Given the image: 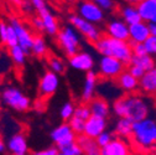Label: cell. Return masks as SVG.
Returning <instances> with one entry per match:
<instances>
[{"label":"cell","mask_w":156,"mask_h":155,"mask_svg":"<svg viewBox=\"0 0 156 155\" xmlns=\"http://www.w3.org/2000/svg\"><path fill=\"white\" fill-rule=\"evenodd\" d=\"M93 2L98 4L104 11H113V9L115 8L114 0H93Z\"/></svg>","instance_id":"ab89813d"},{"label":"cell","mask_w":156,"mask_h":155,"mask_svg":"<svg viewBox=\"0 0 156 155\" xmlns=\"http://www.w3.org/2000/svg\"><path fill=\"white\" fill-rule=\"evenodd\" d=\"M139 88L146 94L156 96V67L145 72L139 80Z\"/></svg>","instance_id":"44dd1931"},{"label":"cell","mask_w":156,"mask_h":155,"mask_svg":"<svg viewBox=\"0 0 156 155\" xmlns=\"http://www.w3.org/2000/svg\"><path fill=\"white\" fill-rule=\"evenodd\" d=\"M0 99L4 106L15 112H27L31 107V99L14 86H8L0 92Z\"/></svg>","instance_id":"5b68a950"},{"label":"cell","mask_w":156,"mask_h":155,"mask_svg":"<svg viewBox=\"0 0 156 155\" xmlns=\"http://www.w3.org/2000/svg\"><path fill=\"white\" fill-rule=\"evenodd\" d=\"M47 65H48V70L56 72V73H63L65 72V63L61 59H58L56 56H48L47 57Z\"/></svg>","instance_id":"4dcf8cb0"},{"label":"cell","mask_w":156,"mask_h":155,"mask_svg":"<svg viewBox=\"0 0 156 155\" xmlns=\"http://www.w3.org/2000/svg\"><path fill=\"white\" fill-rule=\"evenodd\" d=\"M68 20H69V24L73 25L78 30V32H80L82 36H84L92 44L97 42L103 36V32L101 31V29L98 26H97L94 23H90V21L86 20V19H83L81 15L72 14Z\"/></svg>","instance_id":"8992f818"},{"label":"cell","mask_w":156,"mask_h":155,"mask_svg":"<svg viewBox=\"0 0 156 155\" xmlns=\"http://www.w3.org/2000/svg\"><path fill=\"white\" fill-rule=\"evenodd\" d=\"M113 112L116 117L128 118L131 122H138L149 117V104L141 96L128 93L113 103Z\"/></svg>","instance_id":"6da1fadb"},{"label":"cell","mask_w":156,"mask_h":155,"mask_svg":"<svg viewBox=\"0 0 156 155\" xmlns=\"http://www.w3.org/2000/svg\"><path fill=\"white\" fill-rule=\"evenodd\" d=\"M136 8H138L144 21L150 23L156 16V0H141L136 5Z\"/></svg>","instance_id":"603a6c76"},{"label":"cell","mask_w":156,"mask_h":155,"mask_svg":"<svg viewBox=\"0 0 156 155\" xmlns=\"http://www.w3.org/2000/svg\"><path fill=\"white\" fill-rule=\"evenodd\" d=\"M58 87H60L58 73L48 70L41 76L40 82H38V87H37L38 97L42 99H47L57 92Z\"/></svg>","instance_id":"ba28073f"},{"label":"cell","mask_w":156,"mask_h":155,"mask_svg":"<svg viewBox=\"0 0 156 155\" xmlns=\"http://www.w3.org/2000/svg\"><path fill=\"white\" fill-rule=\"evenodd\" d=\"M98 72H94L93 70L88 71L86 74V81L82 91V101L84 103H89L95 94V87H97V81H98Z\"/></svg>","instance_id":"d6986e66"},{"label":"cell","mask_w":156,"mask_h":155,"mask_svg":"<svg viewBox=\"0 0 156 155\" xmlns=\"http://www.w3.org/2000/svg\"><path fill=\"white\" fill-rule=\"evenodd\" d=\"M149 27H150V32H151V35L156 36V23L150 21V23H149Z\"/></svg>","instance_id":"bcb514c9"},{"label":"cell","mask_w":156,"mask_h":155,"mask_svg":"<svg viewBox=\"0 0 156 155\" xmlns=\"http://www.w3.org/2000/svg\"><path fill=\"white\" fill-rule=\"evenodd\" d=\"M2 112H3V109H2V104H0V117H2Z\"/></svg>","instance_id":"816d5d0a"},{"label":"cell","mask_w":156,"mask_h":155,"mask_svg":"<svg viewBox=\"0 0 156 155\" xmlns=\"http://www.w3.org/2000/svg\"><path fill=\"white\" fill-rule=\"evenodd\" d=\"M144 44H145V47H146L147 53L151 55V56H156V36L150 35L146 38V41Z\"/></svg>","instance_id":"8d00e7d4"},{"label":"cell","mask_w":156,"mask_h":155,"mask_svg":"<svg viewBox=\"0 0 156 155\" xmlns=\"http://www.w3.org/2000/svg\"><path fill=\"white\" fill-rule=\"evenodd\" d=\"M74 110H76V106L72 102H67L61 107L60 110V117L63 122H68L73 115H74Z\"/></svg>","instance_id":"1f68e13d"},{"label":"cell","mask_w":156,"mask_h":155,"mask_svg":"<svg viewBox=\"0 0 156 155\" xmlns=\"http://www.w3.org/2000/svg\"><path fill=\"white\" fill-rule=\"evenodd\" d=\"M36 155H60V149L58 146H50V148H46L41 151H36L35 153Z\"/></svg>","instance_id":"ee69618b"},{"label":"cell","mask_w":156,"mask_h":155,"mask_svg":"<svg viewBox=\"0 0 156 155\" xmlns=\"http://www.w3.org/2000/svg\"><path fill=\"white\" fill-rule=\"evenodd\" d=\"M155 150H156V144H155Z\"/></svg>","instance_id":"db71d44e"},{"label":"cell","mask_w":156,"mask_h":155,"mask_svg":"<svg viewBox=\"0 0 156 155\" xmlns=\"http://www.w3.org/2000/svg\"><path fill=\"white\" fill-rule=\"evenodd\" d=\"M19 44V40H17V35H16V31L15 29L9 24V29H8V36H6V42H5V46L9 49L11 46H15Z\"/></svg>","instance_id":"e575fe53"},{"label":"cell","mask_w":156,"mask_h":155,"mask_svg":"<svg viewBox=\"0 0 156 155\" xmlns=\"http://www.w3.org/2000/svg\"><path fill=\"white\" fill-rule=\"evenodd\" d=\"M130 142L134 153L149 154L154 153L156 144V122L149 117L133 123Z\"/></svg>","instance_id":"7a4b0ae2"},{"label":"cell","mask_w":156,"mask_h":155,"mask_svg":"<svg viewBox=\"0 0 156 155\" xmlns=\"http://www.w3.org/2000/svg\"><path fill=\"white\" fill-rule=\"evenodd\" d=\"M120 15H122V19L128 25H133L135 23H139L143 20L136 5H131V4H128L126 6L122 8Z\"/></svg>","instance_id":"d4e9b609"},{"label":"cell","mask_w":156,"mask_h":155,"mask_svg":"<svg viewBox=\"0 0 156 155\" xmlns=\"http://www.w3.org/2000/svg\"><path fill=\"white\" fill-rule=\"evenodd\" d=\"M131 153H134L131 142L128 138L115 135L108 145L102 148L101 155H129Z\"/></svg>","instance_id":"30bf717a"},{"label":"cell","mask_w":156,"mask_h":155,"mask_svg":"<svg viewBox=\"0 0 156 155\" xmlns=\"http://www.w3.org/2000/svg\"><path fill=\"white\" fill-rule=\"evenodd\" d=\"M90 112L93 115H98V117H103V118H108V115L110 113V107L109 103L101 98V97H94V98L88 103Z\"/></svg>","instance_id":"7402d4cb"},{"label":"cell","mask_w":156,"mask_h":155,"mask_svg":"<svg viewBox=\"0 0 156 155\" xmlns=\"http://www.w3.org/2000/svg\"><path fill=\"white\" fill-rule=\"evenodd\" d=\"M65 2H67V3H74L76 0H65Z\"/></svg>","instance_id":"f907efd6"},{"label":"cell","mask_w":156,"mask_h":155,"mask_svg":"<svg viewBox=\"0 0 156 155\" xmlns=\"http://www.w3.org/2000/svg\"><path fill=\"white\" fill-rule=\"evenodd\" d=\"M126 4H131V5H138L141 0H124Z\"/></svg>","instance_id":"681fc988"},{"label":"cell","mask_w":156,"mask_h":155,"mask_svg":"<svg viewBox=\"0 0 156 155\" xmlns=\"http://www.w3.org/2000/svg\"><path fill=\"white\" fill-rule=\"evenodd\" d=\"M126 65L114 56H102L98 62V74L107 80H115Z\"/></svg>","instance_id":"52a82bcc"},{"label":"cell","mask_w":156,"mask_h":155,"mask_svg":"<svg viewBox=\"0 0 156 155\" xmlns=\"http://www.w3.org/2000/svg\"><path fill=\"white\" fill-rule=\"evenodd\" d=\"M8 2L11 3V4L15 5V6H21V4H23L24 0H8Z\"/></svg>","instance_id":"c3c4849f"},{"label":"cell","mask_w":156,"mask_h":155,"mask_svg":"<svg viewBox=\"0 0 156 155\" xmlns=\"http://www.w3.org/2000/svg\"><path fill=\"white\" fill-rule=\"evenodd\" d=\"M9 24L15 29L16 35H17V40L19 45H20L27 55H31V47H32V41H34V35L32 32L19 20L17 17H10L9 19Z\"/></svg>","instance_id":"8fae6325"},{"label":"cell","mask_w":156,"mask_h":155,"mask_svg":"<svg viewBox=\"0 0 156 155\" xmlns=\"http://www.w3.org/2000/svg\"><path fill=\"white\" fill-rule=\"evenodd\" d=\"M30 3L32 4V6L35 8V10L37 11L38 15L45 13L46 10H48V6L46 4V0H30Z\"/></svg>","instance_id":"74e56055"},{"label":"cell","mask_w":156,"mask_h":155,"mask_svg":"<svg viewBox=\"0 0 156 155\" xmlns=\"http://www.w3.org/2000/svg\"><path fill=\"white\" fill-rule=\"evenodd\" d=\"M8 29H9V24H6L3 20H0V42L3 45H5V42H6Z\"/></svg>","instance_id":"b9f144b4"},{"label":"cell","mask_w":156,"mask_h":155,"mask_svg":"<svg viewBox=\"0 0 156 155\" xmlns=\"http://www.w3.org/2000/svg\"><path fill=\"white\" fill-rule=\"evenodd\" d=\"M77 14L94 24H99L104 20V10L93 0H82L78 3Z\"/></svg>","instance_id":"9c48e42d"},{"label":"cell","mask_w":156,"mask_h":155,"mask_svg":"<svg viewBox=\"0 0 156 155\" xmlns=\"http://www.w3.org/2000/svg\"><path fill=\"white\" fill-rule=\"evenodd\" d=\"M131 65H136V66H140L143 70H145L146 72L152 70L154 67H156V62L154 60V56L146 53V55H133V59H131Z\"/></svg>","instance_id":"83f0119b"},{"label":"cell","mask_w":156,"mask_h":155,"mask_svg":"<svg viewBox=\"0 0 156 155\" xmlns=\"http://www.w3.org/2000/svg\"><path fill=\"white\" fill-rule=\"evenodd\" d=\"M114 138V135L112 134V133H109V132H107V130H104V132H102L98 137H97V143L99 144V146L101 148H103V146H105V145H108L110 142H112V139Z\"/></svg>","instance_id":"d590c367"},{"label":"cell","mask_w":156,"mask_h":155,"mask_svg":"<svg viewBox=\"0 0 156 155\" xmlns=\"http://www.w3.org/2000/svg\"><path fill=\"white\" fill-rule=\"evenodd\" d=\"M8 149H6V143H4V140L0 137V153H5Z\"/></svg>","instance_id":"7dc6e473"},{"label":"cell","mask_w":156,"mask_h":155,"mask_svg":"<svg viewBox=\"0 0 156 155\" xmlns=\"http://www.w3.org/2000/svg\"><path fill=\"white\" fill-rule=\"evenodd\" d=\"M42 21H44V27H45V32L50 36H56L60 31V25H58L57 19L55 17V15L48 10H46L45 13L40 14Z\"/></svg>","instance_id":"cb8c5ba5"},{"label":"cell","mask_w":156,"mask_h":155,"mask_svg":"<svg viewBox=\"0 0 156 155\" xmlns=\"http://www.w3.org/2000/svg\"><path fill=\"white\" fill-rule=\"evenodd\" d=\"M107 118L103 117H98V115H90V117L86 121V125H84V132L83 134L88 135L90 138L97 139V137L107 129Z\"/></svg>","instance_id":"2e32d148"},{"label":"cell","mask_w":156,"mask_h":155,"mask_svg":"<svg viewBox=\"0 0 156 155\" xmlns=\"http://www.w3.org/2000/svg\"><path fill=\"white\" fill-rule=\"evenodd\" d=\"M31 53L36 57H42L46 56L47 53V45L45 42V38L41 35H34V41H32V47H31Z\"/></svg>","instance_id":"f1b7e54d"},{"label":"cell","mask_w":156,"mask_h":155,"mask_svg":"<svg viewBox=\"0 0 156 155\" xmlns=\"http://www.w3.org/2000/svg\"><path fill=\"white\" fill-rule=\"evenodd\" d=\"M68 59H69V61H68L69 66L76 71H81V72L87 73L88 71L93 70V67H94L93 56L84 51H78L73 56L68 57Z\"/></svg>","instance_id":"4fadbf2b"},{"label":"cell","mask_w":156,"mask_h":155,"mask_svg":"<svg viewBox=\"0 0 156 155\" xmlns=\"http://www.w3.org/2000/svg\"><path fill=\"white\" fill-rule=\"evenodd\" d=\"M151 35L149 23L147 21H139L133 25H129V41L130 42H145L146 38Z\"/></svg>","instance_id":"e0dca14e"},{"label":"cell","mask_w":156,"mask_h":155,"mask_svg":"<svg viewBox=\"0 0 156 155\" xmlns=\"http://www.w3.org/2000/svg\"><path fill=\"white\" fill-rule=\"evenodd\" d=\"M128 71L134 76V77H136V78H138V80H140L141 78V77L145 74V70H143L140 66H136V65H129L128 66Z\"/></svg>","instance_id":"60d3db41"},{"label":"cell","mask_w":156,"mask_h":155,"mask_svg":"<svg viewBox=\"0 0 156 155\" xmlns=\"http://www.w3.org/2000/svg\"><path fill=\"white\" fill-rule=\"evenodd\" d=\"M77 143L81 145L83 154L86 155H101L102 148L97 143V139L90 138L86 134L77 135Z\"/></svg>","instance_id":"ffe728a7"},{"label":"cell","mask_w":156,"mask_h":155,"mask_svg":"<svg viewBox=\"0 0 156 155\" xmlns=\"http://www.w3.org/2000/svg\"><path fill=\"white\" fill-rule=\"evenodd\" d=\"M20 8H21V10H24L25 13H31V11L35 9V8L32 6V4L30 3V0H24Z\"/></svg>","instance_id":"f6af8a7d"},{"label":"cell","mask_w":156,"mask_h":155,"mask_svg":"<svg viewBox=\"0 0 156 155\" xmlns=\"http://www.w3.org/2000/svg\"><path fill=\"white\" fill-rule=\"evenodd\" d=\"M151 21H154V23H156V16H155V17L152 19V20H151Z\"/></svg>","instance_id":"f5cc1de1"},{"label":"cell","mask_w":156,"mask_h":155,"mask_svg":"<svg viewBox=\"0 0 156 155\" xmlns=\"http://www.w3.org/2000/svg\"><path fill=\"white\" fill-rule=\"evenodd\" d=\"M97 52L102 56H114L116 59L123 61L126 66L131 63L133 59V47L129 41L118 40L104 34L98 41L93 44Z\"/></svg>","instance_id":"3957f363"},{"label":"cell","mask_w":156,"mask_h":155,"mask_svg":"<svg viewBox=\"0 0 156 155\" xmlns=\"http://www.w3.org/2000/svg\"><path fill=\"white\" fill-rule=\"evenodd\" d=\"M133 123L130 119L128 118H123L119 117L118 122L115 123L114 127V134L118 135V137H123V138H130L131 137V133H133Z\"/></svg>","instance_id":"484cf974"},{"label":"cell","mask_w":156,"mask_h":155,"mask_svg":"<svg viewBox=\"0 0 156 155\" xmlns=\"http://www.w3.org/2000/svg\"><path fill=\"white\" fill-rule=\"evenodd\" d=\"M9 56H10V59L12 61V63L19 67V68H21L25 62H26V57H27V53L26 51L20 46V45H15V46H11L9 47Z\"/></svg>","instance_id":"4316f807"},{"label":"cell","mask_w":156,"mask_h":155,"mask_svg":"<svg viewBox=\"0 0 156 155\" xmlns=\"http://www.w3.org/2000/svg\"><path fill=\"white\" fill-rule=\"evenodd\" d=\"M31 24H32V27L37 31H45V27H44V21H42V19L40 15H37V16H34L31 19Z\"/></svg>","instance_id":"7bdbcfd3"},{"label":"cell","mask_w":156,"mask_h":155,"mask_svg":"<svg viewBox=\"0 0 156 155\" xmlns=\"http://www.w3.org/2000/svg\"><path fill=\"white\" fill-rule=\"evenodd\" d=\"M74 115H77V117H80L84 121H87L90 115H92V112H90V108L88 106V103L86 104H80L76 107V110H74Z\"/></svg>","instance_id":"836d02e7"},{"label":"cell","mask_w":156,"mask_h":155,"mask_svg":"<svg viewBox=\"0 0 156 155\" xmlns=\"http://www.w3.org/2000/svg\"><path fill=\"white\" fill-rule=\"evenodd\" d=\"M50 137H51V140L57 146H62V145H66V144H69L77 140V134L71 128L68 122H63L62 124L57 125L51 132Z\"/></svg>","instance_id":"7c38bea8"},{"label":"cell","mask_w":156,"mask_h":155,"mask_svg":"<svg viewBox=\"0 0 156 155\" xmlns=\"http://www.w3.org/2000/svg\"><path fill=\"white\" fill-rule=\"evenodd\" d=\"M129 42H130V41H129ZM130 45H131V47H133V53H134V55L141 56V55H146V53H147L144 42H130Z\"/></svg>","instance_id":"f35d334b"},{"label":"cell","mask_w":156,"mask_h":155,"mask_svg":"<svg viewBox=\"0 0 156 155\" xmlns=\"http://www.w3.org/2000/svg\"><path fill=\"white\" fill-rule=\"evenodd\" d=\"M58 149H60V155H82L83 154V150L81 145L77 143V140L62 146H58Z\"/></svg>","instance_id":"f546056e"},{"label":"cell","mask_w":156,"mask_h":155,"mask_svg":"<svg viewBox=\"0 0 156 155\" xmlns=\"http://www.w3.org/2000/svg\"><path fill=\"white\" fill-rule=\"evenodd\" d=\"M71 128L74 130V133L77 135H80V134H83L84 132V125H86V121L80 118V117H77V115H73V117L68 121Z\"/></svg>","instance_id":"d6a6232c"},{"label":"cell","mask_w":156,"mask_h":155,"mask_svg":"<svg viewBox=\"0 0 156 155\" xmlns=\"http://www.w3.org/2000/svg\"><path fill=\"white\" fill-rule=\"evenodd\" d=\"M105 34L110 37L118 38V40L129 41V25L123 19H113L112 21L107 24Z\"/></svg>","instance_id":"9a60e30c"},{"label":"cell","mask_w":156,"mask_h":155,"mask_svg":"<svg viewBox=\"0 0 156 155\" xmlns=\"http://www.w3.org/2000/svg\"><path fill=\"white\" fill-rule=\"evenodd\" d=\"M6 149L9 153L14 154V155H26L30 153L29 149V144H27V138L25 133L20 132L16 133L9 138V140L6 142Z\"/></svg>","instance_id":"5bb4252c"},{"label":"cell","mask_w":156,"mask_h":155,"mask_svg":"<svg viewBox=\"0 0 156 155\" xmlns=\"http://www.w3.org/2000/svg\"><path fill=\"white\" fill-rule=\"evenodd\" d=\"M56 41L58 47L63 51V53L67 57H71L80 51L81 34L73 25H68L60 29L58 34L56 35Z\"/></svg>","instance_id":"277c9868"},{"label":"cell","mask_w":156,"mask_h":155,"mask_svg":"<svg viewBox=\"0 0 156 155\" xmlns=\"http://www.w3.org/2000/svg\"><path fill=\"white\" fill-rule=\"evenodd\" d=\"M115 81H116L118 87L122 88L126 93H134L135 91H138V88H139V80L136 78V77H134L128 71V68L124 70L118 77H116Z\"/></svg>","instance_id":"ac0fdd59"}]
</instances>
